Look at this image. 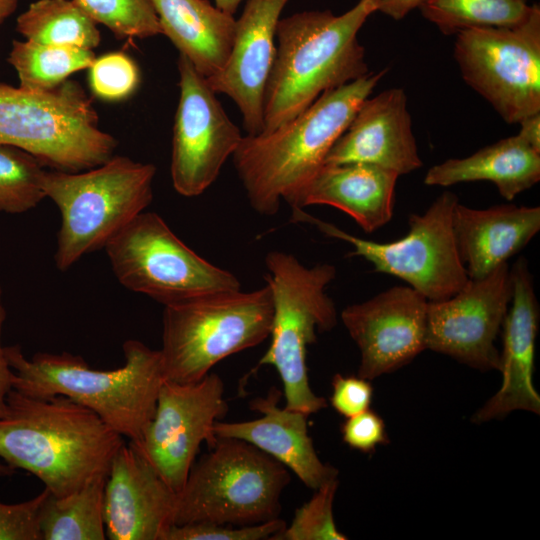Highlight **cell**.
<instances>
[{
  "label": "cell",
  "instance_id": "obj_1",
  "mask_svg": "<svg viewBox=\"0 0 540 540\" xmlns=\"http://www.w3.org/2000/svg\"><path fill=\"white\" fill-rule=\"evenodd\" d=\"M123 438L63 395L32 396L13 388L0 413V459L36 476L57 497L107 476Z\"/></svg>",
  "mask_w": 540,
  "mask_h": 540
},
{
  "label": "cell",
  "instance_id": "obj_2",
  "mask_svg": "<svg viewBox=\"0 0 540 540\" xmlns=\"http://www.w3.org/2000/svg\"><path fill=\"white\" fill-rule=\"evenodd\" d=\"M387 69L323 92L309 107L268 133L243 136L232 155L250 206L260 215L277 213L324 165L361 103Z\"/></svg>",
  "mask_w": 540,
  "mask_h": 540
},
{
  "label": "cell",
  "instance_id": "obj_3",
  "mask_svg": "<svg viewBox=\"0 0 540 540\" xmlns=\"http://www.w3.org/2000/svg\"><path fill=\"white\" fill-rule=\"evenodd\" d=\"M378 6L379 0H359L341 15L308 10L279 19L261 133L291 121L323 92L370 72L357 35Z\"/></svg>",
  "mask_w": 540,
  "mask_h": 540
},
{
  "label": "cell",
  "instance_id": "obj_4",
  "mask_svg": "<svg viewBox=\"0 0 540 540\" xmlns=\"http://www.w3.org/2000/svg\"><path fill=\"white\" fill-rule=\"evenodd\" d=\"M122 349L125 363L112 370L92 368L68 352H38L29 359L20 345L4 347V352L14 373V389L32 396H66L135 441L154 416L165 379L160 350L133 339Z\"/></svg>",
  "mask_w": 540,
  "mask_h": 540
},
{
  "label": "cell",
  "instance_id": "obj_5",
  "mask_svg": "<svg viewBox=\"0 0 540 540\" xmlns=\"http://www.w3.org/2000/svg\"><path fill=\"white\" fill-rule=\"evenodd\" d=\"M156 167L113 155L78 172L45 170L43 190L57 206L61 222L54 255L66 271L83 256L102 249L153 199Z\"/></svg>",
  "mask_w": 540,
  "mask_h": 540
},
{
  "label": "cell",
  "instance_id": "obj_6",
  "mask_svg": "<svg viewBox=\"0 0 540 540\" xmlns=\"http://www.w3.org/2000/svg\"><path fill=\"white\" fill-rule=\"evenodd\" d=\"M0 145L22 149L54 170L78 172L106 162L118 142L99 128L93 102L77 81L43 92L0 81Z\"/></svg>",
  "mask_w": 540,
  "mask_h": 540
},
{
  "label": "cell",
  "instance_id": "obj_7",
  "mask_svg": "<svg viewBox=\"0 0 540 540\" xmlns=\"http://www.w3.org/2000/svg\"><path fill=\"white\" fill-rule=\"evenodd\" d=\"M271 290L216 292L164 306L162 347L164 379L194 383L221 360L255 347L270 336Z\"/></svg>",
  "mask_w": 540,
  "mask_h": 540
},
{
  "label": "cell",
  "instance_id": "obj_8",
  "mask_svg": "<svg viewBox=\"0 0 540 540\" xmlns=\"http://www.w3.org/2000/svg\"><path fill=\"white\" fill-rule=\"evenodd\" d=\"M265 281L273 299L271 343L259 365L273 366L283 383L285 407L307 414L327 407L324 397L310 387L306 352L316 342L317 332L333 329L337 311L326 293L336 277L328 263L303 265L292 254L270 251L265 257Z\"/></svg>",
  "mask_w": 540,
  "mask_h": 540
},
{
  "label": "cell",
  "instance_id": "obj_9",
  "mask_svg": "<svg viewBox=\"0 0 540 540\" xmlns=\"http://www.w3.org/2000/svg\"><path fill=\"white\" fill-rule=\"evenodd\" d=\"M288 468L254 445L218 438L176 493L173 525H254L279 518Z\"/></svg>",
  "mask_w": 540,
  "mask_h": 540
},
{
  "label": "cell",
  "instance_id": "obj_10",
  "mask_svg": "<svg viewBox=\"0 0 540 540\" xmlns=\"http://www.w3.org/2000/svg\"><path fill=\"white\" fill-rule=\"evenodd\" d=\"M104 249L125 288L164 306L241 289L234 274L193 251L155 212L139 213Z\"/></svg>",
  "mask_w": 540,
  "mask_h": 540
},
{
  "label": "cell",
  "instance_id": "obj_11",
  "mask_svg": "<svg viewBox=\"0 0 540 540\" xmlns=\"http://www.w3.org/2000/svg\"><path fill=\"white\" fill-rule=\"evenodd\" d=\"M458 202L454 193L444 191L424 213L409 216L407 235L389 243L359 238L303 209H292V218L349 243L354 248L351 255L366 259L377 272L404 280L433 302L453 296L469 279L453 233L452 215Z\"/></svg>",
  "mask_w": 540,
  "mask_h": 540
},
{
  "label": "cell",
  "instance_id": "obj_12",
  "mask_svg": "<svg viewBox=\"0 0 540 540\" xmlns=\"http://www.w3.org/2000/svg\"><path fill=\"white\" fill-rule=\"evenodd\" d=\"M463 80L508 124L540 113V6L506 27H474L456 35Z\"/></svg>",
  "mask_w": 540,
  "mask_h": 540
},
{
  "label": "cell",
  "instance_id": "obj_13",
  "mask_svg": "<svg viewBox=\"0 0 540 540\" xmlns=\"http://www.w3.org/2000/svg\"><path fill=\"white\" fill-rule=\"evenodd\" d=\"M221 377L209 372L194 383L164 380L156 409L141 437L130 443L177 493L183 487L199 448L218 438L214 423L228 412Z\"/></svg>",
  "mask_w": 540,
  "mask_h": 540
},
{
  "label": "cell",
  "instance_id": "obj_14",
  "mask_svg": "<svg viewBox=\"0 0 540 540\" xmlns=\"http://www.w3.org/2000/svg\"><path fill=\"white\" fill-rule=\"evenodd\" d=\"M179 101L174 118L170 174L173 187L195 197L217 179L243 135L206 78L182 54L177 61Z\"/></svg>",
  "mask_w": 540,
  "mask_h": 540
},
{
  "label": "cell",
  "instance_id": "obj_15",
  "mask_svg": "<svg viewBox=\"0 0 540 540\" xmlns=\"http://www.w3.org/2000/svg\"><path fill=\"white\" fill-rule=\"evenodd\" d=\"M512 290L506 262L482 278H469L453 296L428 302L426 349L481 371L499 370L500 353L494 343Z\"/></svg>",
  "mask_w": 540,
  "mask_h": 540
},
{
  "label": "cell",
  "instance_id": "obj_16",
  "mask_svg": "<svg viewBox=\"0 0 540 540\" xmlns=\"http://www.w3.org/2000/svg\"><path fill=\"white\" fill-rule=\"evenodd\" d=\"M428 302L410 286H394L342 310L360 351L358 376L372 380L391 373L426 350Z\"/></svg>",
  "mask_w": 540,
  "mask_h": 540
},
{
  "label": "cell",
  "instance_id": "obj_17",
  "mask_svg": "<svg viewBox=\"0 0 540 540\" xmlns=\"http://www.w3.org/2000/svg\"><path fill=\"white\" fill-rule=\"evenodd\" d=\"M289 0H247L236 20L230 55L223 68L206 78L217 94L230 97L239 108L247 135L264 128V96L275 57V34Z\"/></svg>",
  "mask_w": 540,
  "mask_h": 540
},
{
  "label": "cell",
  "instance_id": "obj_18",
  "mask_svg": "<svg viewBox=\"0 0 540 540\" xmlns=\"http://www.w3.org/2000/svg\"><path fill=\"white\" fill-rule=\"evenodd\" d=\"M176 492L131 444L115 454L105 482L103 518L110 540H164Z\"/></svg>",
  "mask_w": 540,
  "mask_h": 540
},
{
  "label": "cell",
  "instance_id": "obj_19",
  "mask_svg": "<svg viewBox=\"0 0 540 540\" xmlns=\"http://www.w3.org/2000/svg\"><path fill=\"white\" fill-rule=\"evenodd\" d=\"M511 269V306L503 321V351L500 354L502 383L498 391L472 416L481 424L506 417L516 410L540 414V396L532 376L539 307L533 277L525 258H519Z\"/></svg>",
  "mask_w": 540,
  "mask_h": 540
},
{
  "label": "cell",
  "instance_id": "obj_20",
  "mask_svg": "<svg viewBox=\"0 0 540 540\" xmlns=\"http://www.w3.org/2000/svg\"><path fill=\"white\" fill-rule=\"evenodd\" d=\"M369 163L399 176L422 166L402 88L366 98L329 150L325 164Z\"/></svg>",
  "mask_w": 540,
  "mask_h": 540
},
{
  "label": "cell",
  "instance_id": "obj_21",
  "mask_svg": "<svg viewBox=\"0 0 540 540\" xmlns=\"http://www.w3.org/2000/svg\"><path fill=\"white\" fill-rule=\"evenodd\" d=\"M281 396L279 389L271 387L265 397H256L249 403L260 417L242 422L217 420L213 432L217 438H236L254 445L291 470L306 487L316 490L337 478L338 470L318 457L308 434V415L280 408Z\"/></svg>",
  "mask_w": 540,
  "mask_h": 540
},
{
  "label": "cell",
  "instance_id": "obj_22",
  "mask_svg": "<svg viewBox=\"0 0 540 540\" xmlns=\"http://www.w3.org/2000/svg\"><path fill=\"white\" fill-rule=\"evenodd\" d=\"M399 175L369 163L325 164L294 196L289 205L335 207L350 217L365 233L387 224L394 210Z\"/></svg>",
  "mask_w": 540,
  "mask_h": 540
},
{
  "label": "cell",
  "instance_id": "obj_23",
  "mask_svg": "<svg viewBox=\"0 0 540 540\" xmlns=\"http://www.w3.org/2000/svg\"><path fill=\"white\" fill-rule=\"evenodd\" d=\"M453 233L468 277L479 279L522 250L540 230V207L515 204L474 209L455 205Z\"/></svg>",
  "mask_w": 540,
  "mask_h": 540
},
{
  "label": "cell",
  "instance_id": "obj_24",
  "mask_svg": "<svg viewBox=\"0 0 540 540\" xmlns=\"http://www.w3.org/2000/svg\"><path fill=\"white\" fill-rule=\"evenodd\" d=\"M165 35L208 78L225 65L236 19L208 0H151Z\"/></svg>",
  "mask_w": 540,
  "mask_h": 540
},
{
  "label": "cell",
  "instance_id": "obj_25",
  "mask_svg": "<svg viewBox=\"0 0 540 540\" xmlns=\"http://www.w3.org/2000/svg\"><path fill=\"white\" fill-rule=\"evenodd\" d=\"M540 180V152L518 134L499 140L464 158L432 166L424 177L428 186L448 187L463 182H492L508 201Z\"/></svg>",
  "mask_w": 540,
  "mask_h": 540
},
{
  "label": "cell",
  "instance_id": "obj_26",
  "mask_svg": "<svg viewBox=\"0 0 540 540\" xmlns=\"http://www.w3.org/2000/svg\"><path fill=\"white\" fill-rule=\"evenodd\" d=\"M107 476L57 497L50 492L39 513L43 540H104L103 496Z\"/></svg>",
  "mask_w": 540,
  "mask_h": 540
},
{
  "label": "cell",
  "instance_id": "obj_27",
  "mask_svg": "<svg viewBox=\"0 0 540 540\" xmlns=\"http://www.w3.org/2000/svg\"><path fill=\"white\" fill-rule=\"evenodd\" d=\"M26 40L93 50L101 42L97 23L74 0H37L16 20Z\"/></svg>",
  "mask_w": 540,
  "mask_h": 540
},
{
  "label": "cell",
  "instance_id": "obj_28",
  "mask_svg": "<svg viewBox=\"0 0 540 540\" xmlns=\"http://www.w3.org/2000/svg\"><path fill=\"white\" fill-rule=\"evenodd\" d=\"M95 58L91 49L13 40L7 62L15 69L21 88L43 92L88 69Z\"/></svg>",
  "mask_w": 540,
  "mask_h": 540
},
{
  "label": "cell",
  "instance_id": "obj_29",
  "mask_svg": "<svg viewBox=\"0 0 540 540\" xmlns=\"http://www.w3.org/2000/svg\"><path fill=\"white\" fill-rule=\"evenodd\" d=\"M421 15L444 35L474 27H506L524 21L531 12L528 0H425Z\"/></svg>",
  "mask_w": 540,
  "mask_h": 540
},
{
  "label": "cell",
  "instance_id": "obj_30",
  "mask_svg": "<svg viewBox=\"0 0 540 540\" xmlns=\"http://www.w3.org/2000/svg\"><path fill=\"white\" fill-rule=\"evenodd\" d=\"M43 167L30 153L0 145V212L22 214L46 198Z\"/></svg>",
  "mask_w": 540,
  "mask_h": 540
},
{
  "label": "cell",
  "instance_id": "obj_31",
  "mask_svg": "<svg viewBox=\"0 0 540 540\" xmlns=\"http://www.w3.org/2000/svg\"><path fill=\"white\" fill-rule=\"evenodd\" d=\"M97 24L117 39L163 35L151 0H74Z\"/></svg>",
  "mask_w": 540,
  "mask_h": 540
},
{
  "label": "cell",
  "instance_id": "obj_32",
  "mask_svg": "<svg viewBox=\"0 0 540 540\" xmlns=\"http://www.w3.org/2000/svg\"><path fill=\"white\" fill-rule=\"evenodd\" d=\"M338 479L332 478L315 490L312 498L300 506L290 525L273 540H346L333 516V502Z\"/></svg>",
  "mask_w": 540,
  "mask_h": 540
},
{
  "label": "cell",
  "instance_id": "obj_33",
  "mask_svg": "<svg viewBox=\"0 0 540 540\" xmlns=\"http://www.w3.org/2000/svg\"><path fill=\"white\" fill-rule=\"evenodd\" d=\"M91 92L107 102L129 99L141 81L137 63L122 51H113L95 58L88 68Z\"/></svg>",
  "mask_w": 540,
  "mask_h": 540
},
{
  "label": "cell",
  "instance_id": "obj_34",
  "mask_svg": "<svg viewBox=\"0 0 540 540\" xmlns=\"http://www.w3.org/2000/svg\"><path fill=\"white\" fill-rule=\"evenodd\" d=\"M286 526L280 518L247 526L211 523L172 525L164 540H273Z\"/></svg>",
  "mask_w": 540,
  "mask_h": 540
},
{
  "label": "cell",
  "instance_id": "obj_35",
  "mask_svg": "<svg viewBox=\"0 0 540 540\" xmlns=\"http://www.w3.org/2000/svg\"><path fill=\"white\" fill-rule=\"evenodd\" d=\"M49 490L30 500L6 504L0 501V540H43L39 513Z\"/></svg>",
  "mask_w": 540,
  "mask_h": 540
},
{
  "label": "cell",
  "instance_id": "obj_36",
  "mask_svg": "<svg viewBox=\"0 0 540 540\" xmlns=\"http://www.w3.org/2000/svg\"><path fill=\"white\" fill-rule=\"evenodd\" d=\"M341 434L345 444L363 453H372L378 445L389 443L383 419L370 409L348 417Z\"/></svg>",
  "mask_w": 540,
  "mask_h": 540
},
{
  "label": "cell",
  "instance_id": "obj_37",
  "mask_svg": "<svg viewBox=\"0 0 540 540\" xmlns=\"http://www.w3.org/2000/svg\"><path fill=\"white\" fill-rule=\"evenodd\" d=\"M331 384L330 403L340 415L348 418L369 409L373 395L370 380L335 374Z\"/></svg>",
  "mask_w": 540,
  "mask_h": 540
},
{
  "label": "cell",
  "instance_id": "obj_38",
  "mask_svg": "<svg viewBox=\"0 0 540 540\" xmlns=\"http://www.w3.org/2000/svg\"><path fill=\"white\" fill-rule=\"evenodd\" d=\"M6 318V310L2 299V286L0 281V413L3 411L9 392L13 389V370L10 367L1 343L3 324Z\"/></svg>",
  "mask_w": 540,
  "mask_h": 540
},
{
  "label": "cell",
  "instance_id": "obj_39",
  "mask_svg": "<svg viewBox=\"0 0 540 540\" xmlns=\"http://www.w3.org/2000/svg\"><path fill=\"white\" fill-rule=\"evenodd\" d=\"M425 0H379L378 11L399 21L412 10L419 8Z\"/></svg>",
  "mask_w": 540,
  "mask_h": 540
},
{
  "label": "cell",
  "instance_id": "obj_40",
  "mask_svg": "<svg viewBox=\"0 0 540 540\" xmlns=\"http://www.w3.org/2000/svg\"><path fill=\"white\" fill-rule=\"evenodd\" d=\"M518 135L533 149L540 152V113L530 115L519 123Z\"/></svg>",
  "mask_w": 540,
  "mask_h": 540
},
{
  "label": "cell",
  "instance_id": "obj_41",
  "mask_svg": "<svg viewBox=\"0 0 540 540\" xmlns=\"http://www.w3.org/2000/svg\"><path fill=\"white\" fill-rule=\"evenodd\" d=\"M19 0H0V26L16 11Z\"/></svg>",
  "mask_w": 540,
  "mask_h": 540
},
{
  "label": "cell",
  "instance_id": "obj_42",
  "mask_svg": "<svg viewBox=\"0 0 540 540\" xmlns=\"http://www.w3.org/2000/svg\"><path fill=\"white\" fill-rule=\"evenodd\" d=\"M215 6L221 11L233 15L244 0H214Z\"/></svg>",
  "mask_w": 540,
  "mask_h": 540
},
{
  "label": "cell",
  "instance_id": "obj_43",
  "mask_svg": "<svg viewBox=\"0 0 540 540\" xmlns=\"http://www.w3.org/2000/svg\"><path fill=\"white\" fill-rule=\"evenodd\" d=\"M14 472H15V469H13L11 466L5 463L2 459H0V476H9V475H12Z\"/></svg>",
  "mask_w": 540,
  "mask_h": 540
}]
</instances>
